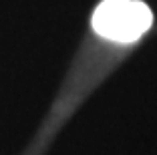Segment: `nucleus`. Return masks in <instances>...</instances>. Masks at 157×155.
I'll list each match as a JSON object with an SVG mask.
<instances>
[{
	"mask_svg": "<svg viewBox=\"0 0 157 155\" xmlns=\"http://www.w3.org/2000/svg\"><path fill=\"white\" fill-rule=\"evenodd\" d=\"M153 24V12L141 0H103L93 14V28L113 42H135Z\"/></svg>",
	"mask_w": 157,
	"mask_h": 155,
	"instance_id": "obj_1",
	"label": "nucleus"
}]
</instances>
